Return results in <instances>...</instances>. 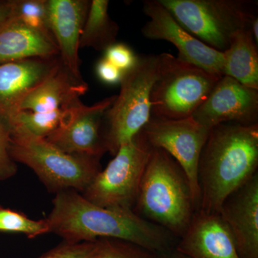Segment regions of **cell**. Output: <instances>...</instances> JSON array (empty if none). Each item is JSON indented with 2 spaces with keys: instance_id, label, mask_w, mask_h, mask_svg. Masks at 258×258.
<instances>
[{
  "instance_id": "cell-1",
  "label": "cell",
  "mask_w": 258,
  "mask_h": 258,
  "mask_svg": "<svg viewBox=\"0 0 258 258\" xmlns=\"http://www.w3.org/2000/svg\"><path fill=\"white\" fill-rule=\"evenodd\" d=\"M46 219L50 232L64 242H94L115 239L140 246L154 253L175 247L178 239L132 209L106 208L88 200L76 190L58 191Z\"/></svg>"
},
{
  "instance_id": "cell-2",
  "label": "cell",
  "mask_w": 258,
  "mask_h": 258,
  "mask_svg": "<svg viewBox=\"0 0 258 258\" xmlns=\"http://www.w3.org/2000/svg\"><path fill=\"white\" fill-rule=\"evenodd\" d=\"M258 123H222L212 128L198 166L200 209L218 214L222 203L257 173Z\"/></svg>"
},
{
  "instance_id": "cell-3",
  "label": "cell",
  "mask_w": 258,
  "mask_h": 258,
  "mask_svg": "<svg viewBox=\"0 0 258 258\" xmlns=\"http://www.w3.org/2000/svg\"><path fill=\"white\" fill-rule=\"evenodd\" d=\"M134 211L178 240L197 211L189 179L165 151H153L139 186Z\"/></svg>"
},
{
  "instance_id": "cell-4",
  "label": "cell",
  "mask_w": 258,
  "mask_h": 258,
  "mask_svg": "<svg viewBox=\"0 0 258 258\" xmlns=\"http://www.w3.org/2000/svg\"><path fill=\"white\" fill-rule=\"evenodd\" d=\"M10 132V157L31 168L51 191H84L101 171V158L67 154L23 127H11Z\"/></svg>"
},
{
  "instance_id": "cell-5",
  "label": "cell",
  "mask_w": 258,
  "mask_h": 258,
  "mask_svg": "<svg viewBox=\"0 0 258 258\" xmlns=\"http://www.w3.org/2000/svg\"><path fill=\"white\" fill-rule=\"evenodd\" d=\"M159 55H139L133 69L123 74L119 94L103 115L102 134L107 152L115 156L151 118V91L157 78Z\"/></svg>"
},
{
  "instance_id": "cell-6",
  "label": "cell",
  "mask_w": 258,
  "mask_h": 258,
  "mask_svg": "<svg viewBox=\"0 0 258 258\" xmlns=\"http://www.w3.org/2000/svg\"><path fill=\"white\" fill-rule=\"evenodd\" d=\"M220 78L170 53L159 54L151 91V118L179 120L192 116Z\"/></svg>"
},
{
  "instance_id": "cell-7",
  "label": "cell",
  "mask_w": 258,
  "mask_h": 258,
  "mask_svg": "<svg viewBox=\"0 0 258 258\" xmlns=\"http://www.w3.org/2000/svg\"><path fill=\"white\" fill-rule=\"evenodd\" d=\"M191 35L223 52L236 32L250 29L257 3L249 0H159Z\"/></svg>"
},
{
  "instance_id": "cell-8",
  "label": "cell",
  "mask_w": 258,
  "mask_h": 258,
  "mask_svg": "<svg viewBox=\"0 0 258 258\" xmlns=\"http://www.w3.org/2000/svg\"><path fill=\"white\" fill-rule=\"evenodd\" d=\"M153 147L143 132L119 148L106 169L93 178L83 197L106 208L134 210Z\"/></svg>"
},
{
  "instance_id": "cell-9",
  "label": "cell",
  "mask_w": 258,
  "mask_h": 258,
  "mask_svg": "<svg viewBox=\"0 0 258 258\" xmlns=\"http://www.w3.org/2000/svg\"><path fill=\"white\" fill-rule=\"evenodd\" d=\"M142 131L153 148L165 151L182 168L189 179L198 211L200 205L199 161L210 130L191 116L179 120L150 118Z\"/></svg>"
},
{
  "instance_id": "cell-10",
  "label": "cell",
  "mask_w": 258,
  "mask_h": 258,
  "mask_svg": "<svg viewBox=\"0 0 258 258\" xmlns=\"http://www.w3.org/2000/svg\"><path fill=\"white\" fill-rule=\"evenodd\" d=\"M143 10L149 18L142 28L145 38L171 42L177 48L180 60L218 77L224 76L222 52L205 45L185 30L159 0L144 2Z\"/></svg>"
},
{
  "instance_id": "cell-11",
  "label": "cell",
  "mask_w": 258,
  "mask_h": 258,
  "mask_svg": "<svg viewBox=\"0 0 258 258\" xmlns=\"http://www.w3.org/2000/svg\"><path fill=\"white\" fill-rule=\"evenodd\" d=\"M115 97H108L93 106H86L79 100L70 107L60 126L45 139L67 154L101 158L107 152L102 134L103 115Z\"/></svg>"
},
{
  "instance_id": "cell-12",
  "label": "cell",
  "mask_w": 258,
  "mask_h": 258,
  "mask_svg": "<svg viewBox=\"0 0 258 258\" xmlns=\"http://www.w3.org/2000/svg\"><path fill=\"white\" fill-rule=\"evenodd\" d=\"M192 118L209 130L225 123L257 124L258 90L230 76H222Z\"/></svg>"
},
{
  "instance_id": "cell-13",
  "label": "cell",
  "mask_w": 258,
  "mask_h": 258,
  "mask_svg": "<svg viewBox=\"0 0 258 258\" xmlns=\"http://www.w3.org/2000/svg\"><path fill=\"white\" fill-rule=\"evenodd\" d=\"M60 55L33 57L0 64V120L9 126L29 93L60 66Z\"/></svg>"
},
{
  "instance_id": "cell-14",
  "label": "cell",
  "mask_w": 258,
  "mask_h": 258,
  "mask_svg": "<svg viewBox=\"0 0 258 258\" xmlns=\"http://www.w3.org/2000/svg\"><path fill=\"white\" fill-rule=\"evenodd\" d=\"M219 215L228 227L240 258H258V173L231 194Z\"/></svg>"
},
{
  "instance_id": "cell-15",
  "label": "cell",
  "mask_w": 258,
  "mask_h": 258,
  "mask_svg": "<svg viewBox=\"0 0 258 258\" xmlns=\"http://www.w3.org/2000/svg\"><path fill=\"white\" fill-rule=\"evenodd\" d=\"M176 250L190 258H240L228 227L219 214L198 210Z\"/></svg>"
},
{
  "instance_id": "cell-16",
  "label": "cell",
  "mask_w": 258,
  "mask_h": 258,
  "mask_svg": "<svg viewBox=\"0 0 258 258\" xmlns=\"http://www.w3.org/2000/svg\"><path fill=\"white\" fill-rule=\"evenodd\" d=\"M90 4L87 0H47L50 30L60 60L79 79H82L79 69L80 37Z\"/></svg>"
},
{
  "instance_id": "cell-17",
  "label": "cell",
  "mask_w": 258,
  "mask_h": 258,
  "mask_svg": "<svg viewBox=\"0 0 258 258\" xmlns=\"http://www.w3.org/2000/svg\"><path fill=\"white\" fill-rule=\"evenodd\" d=\"M88 90L87 83L71 74L61 61L55 71L24 98L20 110L55 111L74 104Z\"/></svg>"
},
{
  "instance_id": "cell-18",
  "label": "cell",
  "mask_w": 258,
  "mask_h": 258,
  "mask_svg": "<svg viewBox=\"0 0 258 258\" xmlns=\"http://www.w3.org/2000/svg\"><path fill=\"white\" fill-rule=\"evenodd\" d=\"M59 55L55 42L10 17L0 25V64L15 61Z\"/></svg>"
},
{
  "instance_id": "cell-19",
  "label": "cell",
  "mask_w": 258,
  "mask_h": 258,
  "mask_svg": "<svg viewBox=\"0 0 258 258\" xmlns=\"http://www.w3.org/2000/svg\"><path fill=\"white\" fill-rule=\"evenodd\" d=\"M222 54L224 76L258 90V47L250 29L236 32Z\"/></svg>"
},
{
  "instance_id": "cell-20",
  "label": "cell",
  "mask_w": 258,
  "mask_h": 258,
  "mask_svg": "<svg viewBox=\"0 0 258 258\" xmlns=\"http://www.w3.org/2000/svg\"><path fill=\"white\" fill-rule=\"evenodd\" d=\"M108 0H93L80 37L79 46L104 51L116 42L118 24L108 15Z\"/></svg>"
},
{
  "instance_id": "cell-21",
  "label": "cell",
  "mask_w": 258,
  "mask_h": 258,
  "mask_svg": "<svg viewBox=\"0 0 258 258\" xmlns=\"http://www.w3.org/2000/svg\"><path fill=\"white\" fill-rule=\"evenodd\" d=\"M71 106L49 112L20 111L8 127H23L36 137L47 138L60 126Z\"/></svg>"
},
{
  "instance_id": "cell-22",
  "label": "cell",
  "mask_w": 258,
  "mask_h": 258,
  "mask_svg": "<svg viewBox=\"0 0 258 258\" xmlns=\"http://www.w3.org/2000/svg\"><path fill=\"white\" fill-rule=\"evenodd\" d=\"M11 16L55 42L50 30L47 0H13Z\"/></svg>"
},
{
  "instance_id": "cell-23",
  "label": "cell",
  "mask_w": 258,
  "mask_h": 258,
  "mask_svg": "<svg viewBox=\"0 0 258 258\" xmlns=\"http://www.w3.org/2000/svg\"><path fill=\"white\" fill-rule=\"evenodd\" d=\"M0 232L21 233L34 238L50 233L46 220H33L20 212L0 206Z\"/></svg>"
},
{
  "instance_id": "cell-24",
  "label": "cell",
  "mask_w": 258,
  "mask_h": 258,
  "mask_svg": "<svg viewBox=\"0 0 258 258\" xmlns=\"http://www.w3.org/2000/svg\"><path fill=\"white\" fill-rule=\"evenodd\" d=\"M99 240V248L93 258H158L157 254L131 242L115 239Z\"/></svg>"
},
{
  "instance_id": "cell-25",
  "label": "cell",
  "mask_w": 258,
  "mask_h": 258,
  "mask_svg": "<svg viewBox=\"0 0 258 258\" xmlns=\"http://www.w3.org/2000/svg\"><path fill=\"white\" fill-rule=\"evenodd\" d=\"M99 246L100 240L77 243L64 242L39 258H93Z\"/></svg>"
},
{
  "instance_id": "cell-26",
  "label": "cell",
  "mask_w": 258,
  "mask_h": 258,
  "mask_svg": "<svg viewBox=\"0 0 258 258\" xmlns=\"http://www.w3.org/2000/svg\"><path fill=\"white\" fill-rule=\"evenodd\" d=\"M103 57L122 72L125 73L136 66L139 55H136L132 48L126 44L116 42L107 47Z\"/></svg>"
},
{
  "instance_id": "cell-27",
  "label": "cell",
  "mask_w": 258,
  "mask_h": 258,
  "mask_svg": "<svg viewBox=\"0 0 258 258\" xmlns=\"http://www.w3.org/2000/svg\"><path fill=\"white\" fill-rule=\"evenodd\" d=\"M10 132L9 127L0 120V180L13 177L18 170L9 153Z\"/></svg>"
},
{
  "instance_id": "cell-28",
  "label": "cell",
  "mask_w": 258,
  "mask_h": 258,
  "mask_svg": "<svg viewBox=\"0 0 258 258\" xmlns=\"http://www.w3.org/2000/svg\"><path fill=\"white\" fill-rule=\"evenodd\" d=\"M96 74L98 79L105 84L113 86L120 84L124 73L117 69L104 57L100 59L96 66Z\"/></svg>"
},
{
  "instance_id": "cell-29",
  "label": "cell",
  "mask_w": 258,
  "mask_h": 258,
  "mask_svg": "<svg viewBox=\"0 0 258 258\" xmlns=\"http://www.w3.org/2000/svg\"><path fill=\"white\" fill-rule=\"evenodd\" d=\"M13 8V0L0 1V25L11 17Z\"/></svg>"
},
{
  "instance_id": "cell-30",
  "label": "cell",
  "mask_w": 258,
  "mask_h": 258,
  "mask_svg": "<svg viewBox=\"0 0 258 258\" xmlns=\"http://www.w3.org/2000/svg\"><path fill=\"white\" fill-rule=\"evenodd\" d=\"M157 256L158 258H190L176 250L175 247L170 250L166 251L164 253L157 254Z\"/></svg>"
},
{
  "instance_id": "cell-31",
  "label": "cell",
  "mask_w": 258,
  "mask_h": 258,
  "mask_svg": "<svg viewBox=\"0 0 258 258\" xmlns=\"http://www.w3.org/2000/svg\"><path fill=\"white\" fill-rule=\"evenodd\" d=\"M250 31L254 41L258 43V18H256L251 24Z\"/></svg>"
}]
</instances>
